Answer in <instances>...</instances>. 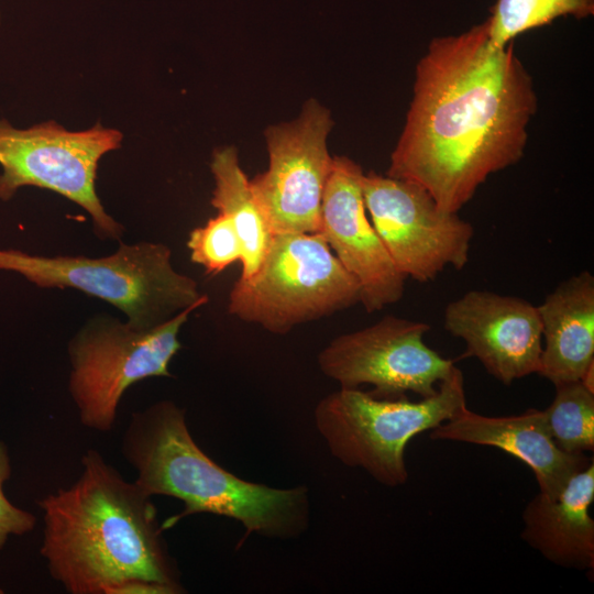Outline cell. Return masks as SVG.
<instances>
[{"label":"cell","instance_id":"6da1fadb","mask_svg":"<svg viewBox=\"0 0 594 594\" xmlns=\"http://www.w3.org/2000/svg\"><path fill=\"white\" fill-rule=\"evenodd\" d=\"M487 21L430 41L386 175L424 187L458 212L487 177L524 155L538 100L513 42L488 41Z\"/></svg>","mask_w":594,"mask_h":594},{"label":"cell","instance_id":"7a4b0ae2","mask_svg":"<svg viewBox=\"0 0 594 594\" xmlns=\"http://www.w3.org/2000/svg\"><path fill=\"white\" fill-rule=\"evenodd\" d=\"M80 461L70 486L37 502L44 522L40 554L52 579L69 594H109L134 580L184 593L152 496L95 449Z\"/></svg>","mask_w":594,"mask_h":594},{"label":"cell","instance_id":"3957f363","mask_svg":"<svg viewBox=\"0 0 594 594\" xmlns=\"http://www.w3.org/2000/svg\"><path fill=\"white\" fill-rule=\"evenodd\" d=\"M121 453L135 471V482L148 495L170 496L184 503L180 513L162 524L164 530L201 513L240 521L244 538L257 534L290 539L308 528L305 486L270 487L224 470L197 446L185 410L173 402L162 400L133 413L122 437Z\"/></svg>","mask_w":594,"mask_h":594},{"label":"cell","instance_id":"277c9868","mask_svg":"<svg viewBox=\"0 0 594 594\" xmlns=\"http://www.w3.org/2000/svg\"><path fill=\"white\" fill-rule=\"evenodd\" d=\"M466 406L464 380L455 366L432 396L410 402L376 397L341 387L323 397L314 417L331 454L349 468H360L388 486L408 480L405 451L417 435L432 430Z\"/></svg>","mask_w":594,"mask_h":594},{"label":"cell","instance_id":"5b68a950","mask_svg":"<svg viewBox=\"0 0 594 594\" xmlns=\"http://www.w3.org/2000/svg\"><path fill=\"white\" fill-rule=\"evenodd\" d=\"M0 270L22 274L43 288L72 287L122 310L132 328H153L190 306L208 301L196 282L174 270L160 243L121 244L109 256H37L0 250Z\"/></svg>","mask_w":594,"mask_h":594},{"label":"cell","instance_id":"8992f818","mask_svg":"<svg viewBox=\"0 0 594 594\" xmlns=\"http://www.w3.org/2000/svg\"><path fill=\"white\" fill-rule=\"evenodd\" d=\"M356 279L317 233L274 234L253 276L238 279L228 311L284 334L294 327L360 302Z\"/></svg>","mask_w":594,"mask_h":594},{"label":"cell","instance_id":"52a82bcc","mask_svg":"<svg viewBox=\"0 0 594 594\" xmlns=\"http://www.w3.org/2000/svg\"><path fill=\"white\" fill-rule=\"evenodd\" d=\"M198 306L145 330L100 319L70 342L69 393L82 426L110 432L124 392L148 377H170L168 364L180 349L178 332Z\"/></svg>","mask_w":594,"mask_h":594},{"label":"cell","instance_id":"ba28073f","mask_svg":"<svg viewBox=\"0 0 594 594\" xmlns=\"http://www.w3.org/2000/svg\"><path fill=\"white\" fill-rule=\"evenodd\" d=\"M122 139L119 130L100 123L84 131L55 121L18 129L0 119V200L23 186L50 189L86 209L101 237L119 238L122 228L105 211L95 180L99 160Z\"/></svg>","mask_w":594,"mask_h":594},{"label":"cell","instance_id":"9c48e42d","mask_svg":"<svg viewBox=\"0 0 594 594\" xmlns=\"http://www.w3.org/2000/svg\"><path fill=\"white\" fill-rule=\"evenodd\" d=\"M361 185L370 220L407 278L425 283L449 265L462 270L468 264L474 229L458 212L442 210L414 182L369 172Z\"/></svg>","mask_w":594,"mask_h":594},{"label":"cell","instance_id":"30bf717a","mask_svg":"<svg viewBox=\"0 0 594 594\" xmlns=\"http://www.w3.org/2000/svg\"><path fill=\"white\" fill-rule=\"evenodd\" d=\"M429 330L426 322L386 316L333 339L319 353L318 364L341 387L367 384L373 386L370 393L382 398H398L408 392L429 397L455 367L452 360L425 343Z\"/></svg>","mask_w":594,"mask_h":594},{"label":"cell","instance_id":"8fae6325","mask_svg":"<svg viewBox=\"0 0 594 594\" xmlns=\"http://www.w3.org/2000/svg\"><path fill=\"white\" fill-rule=\"evenodd\" d=\"M332 125L330 112L310 100L298 119L266 130L268 167L251 186L273 234L318 233Z\"/></svg>","mask_w":594,"mask_h":594},{"label":"cell","instance_id":"7c38bea8","mask_svg":"<svg viewBox=\"0 0 594 594\" xmlns=\"http://www.w3.org/2000/svg\"><path fill=\"white\" fill-rule=\"evenodd\" d=\"M363 170L345 156H334L322 196L319 234L360 285L367 312L398 301L407 277L398 270L366 215Z\"/></svg>","mask_w":594,"mask_h":594},{"label":"cell","instance_id":"4fadbf2b","mask_svg":"<svg viewBox=\"0 0 594 594\" xmlns=\"http://www.w3.org/2000/svg\"><path fill=\"white\" fill-rule=\"evenodd\" d=\"M446 330L464 341L463 358H476L505 385L538 373L542 328L538 306L487 290H470L444 309Z\"/></svg>","mask_w":594,"mask_h":594},{"label":"cell","instance_id":"5bb4252c","mask_svg":"<svg viewBox=\"0 0 594 594\" xmlns=\"http://www.w3.org/2000/svg\"><path fill=\"white\" fill-rule=\"evenodd\" d=\"M432 440L488 446L503 450L531 469L539 492L556 498L569 480L593 460L562 451L554 442L543 410L490 417L462 407L451 419L430 430Z\"/></svg>","mask_w":594,"mask_h":594},{"label":"cell","instance_id":"9a60e30c","mask_svg":"<svg viewBox=\"0 0 594 594\" xmlns=\"http://www.w3.org/2000/svg\"><path fill=\"white\" fill-rule=\"evenodd\" d=\"M593 460L574 474L556 498L536 494L522 512L521 538L553 564L594 568Z\"/></svg>","mask_w":594,"mask_h":594},{"label":"cell","instance_id":"2e32d148","mask_svg":"<svg viewBox=\"0 0 594 594\" xmlns=\"http://www.w3.org/2000/svg\"><path fill=\"white\" fill-rule=\"evenodd\" d=\"M542 338L538 374L554 386L580 381L594 364V277L584 271L562 282L538 306Z\"/></svg>","mask_w":594,"mask_h":594},{"label":"cell","instance_id":"e0dca14e","mask_svg":"<svg viewBox=\"0 0 594 594\" xmlns=\"http://www.w3.org/2000/svg\"><path fill=\"white\" fill-rule=\"evenodd\" d=\"M215 179L211 205L233 223L242 246L240 279H248L260 267L273 233L256 201L251 180L240 166L232 146L215 151L210 164Z\"/></svg>","mask_w":594,"mask_h":594},{"label":"cell","instance_id":"ac0fdd59","mask_svg":"<svg viewBox=\"0 0 594 594\" xmlns=\"http://www.w3.org/2000/svg\"><path fill=\"white\" fill-rule=\"evenodd\" d=\"M594 13V0H497L487 21L490 43L503 48L514 38L559 16L576 19Z\"/></svg>","mask_w":594,"mask_h":594},{"label":"cell","instance_id":"d6986e66","mask_svg":"<svg viewBox=\"0 0 594 594\" xmlns=\"http://www.w3.org/2000/svg\"><path fill=\"white\" fill-rule=\"evenodd\" d=\"M556 444L571 454L594 449V392L581 381L556 385V395L543 410Z\"/></svg>","mask_w":594,"mask_h":594},{"label":"cell","instance_id":"ffe728a7","mask_svg":"<svg viewBox=\"0 0 594 594\" xmlns=\"http://www.w3.org/2000/svg\"><path fill=\"white\" fill-rule=\"evenodd\" d=\"M187 246L191 261L209 275L223 272L242 257L241 242L232 221L219 212L190 232Z\"/></svg>","mask_w":594,"mask_h":594},{"label":"cell","instance_id":"44dd1931","mask_svg":"<svg viewBox=\"0 0 594 594\" xmlns=\"http://www.w3.org/2000/svg\"><path fill=\"white\" fill-rule=\"evenodd\" d=\"M12 466L7 444L0 440V550L10 536H24L36 526V516L13 505L4 494V484L11 477Z\"/></svg>","mask_w":594,"mask_h":594},{"label":"cell","instance_id":"7402d4cb","mask_svg":"<svg viewBox=\"0 0 594 594\" xmlns=\"http://www.w3.org/2000/svg\"><path fill=\"white\" fill-rule=\"evenodd\" d=\"M109 594H172V592L156 583L134 580L113 587Z\"/></svg>","mask_w":594,"mask_h":594},{"label":"cell","instance_id":"603a6c76","mask_svg":"<svg viewBox=\"0 0 594 594\" xmlns=\"http://www.w3.org/2000/svg\"><path fill=\"white\" fill-rule=\"evenodd\" d=\"M0 22H1V13H0Z\"/></svg>","mask_w":594,"mask_h":594}]
</instances>
